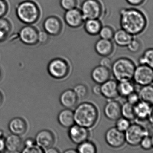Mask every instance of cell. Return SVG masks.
<instances>
[{
	"label": "cell",
	"instance_id": "obj_1",
	"mask_svg": "<svg viewBox=\"0 0 153 153\" xmlns=\"http://www.w3.org/2000/svg\"><path fill=\"white\" fill-rule=\"evenodd\" d=\"M120 24L122 29L134 36L142 33L147 25L144 13L135 8H123L120 11Z\"/></svg>",
	"mask_w": 153,
	"mask_h": 153
},
{
	"label": "cell",
	"instance_id": "obj_2",
	"mask_svg": "<svg viewBox=\"0 0 153 153\" xmlns=\"http://www.w3.org/2000/svg\"><path fill=\"white\" fill-rule=\"evenodd\" d=\"M73 112L75 123L86 128L93 127L98 119L97 108L91 103H81L76 106Z\"/></svg>",
	"mask_w": 153,
	"mask_h": 153
},
{
	"label": "cell",
	"instance_id": "obj_3",
	"mask_svg": "<svg viewBox=\"0 0 153 153\" xmlns=\"http://www.w3.org/2000/svg\"><path fill=\"white\" fill-rule=\"evenodd\" d=\"M16 14L19 20L25 25H33L39 21L41 16L40 7L32 0H25L17 5Z\"/></svg>",
	"mask_w": 153,
	"mask_h": 153
},
{
	"label": "cell",
	"instance_id": "obj_4",
	"mask_svg": "<svg viewBox=\"0 0 153 153\" xmlns=\"http://www.w3.org/2000/svg\"><path fill=\"white\" fill-rule=\"evenodd\" d=\"M111 67L113 75L118 82L131 80L133 78L136 66L130 59L119 58L112 63Z\"/></svg>",
	"mask_w": 153,
	"mask_h": 153
},
{
	"label": "cell",
	"instance_id": "obj_5",
	"mask_svg": "<svg viewBox=\"0 0 153 153\" xmlns=\"http://www.w3.org/2000/svg\"><path fill=\"white\" fill-rule=\"evenodd\" d=\"M103 8L99 0H84L80 10L85 20L99 19L103 14Z\"/></svg>",
	"mask_w": 153,
	"mask_h": 153
},
{
	"label": "cell",
	"instance_id": "obj_6",
	"mask_svg": "<svg viewBox=\"0 0 153 153\" xmlns=\"http://www.w3.org/2000/svg\"><path fill=\"white\" fill-rule=\"evenodd\" d=\"M124 133L125 142L132 146H136L139 145L142 138L149 135L148 131L138 123L131 124Z\"/></svg>",
	"mask_w": 153,
	"mask_h": 153
},
{
	"label": "cell",
	"instance_id": "obj_7",
	"mask_svg": "<svg viewBox=\"0 0 153 153\" xmlns=\"http://www.w3.org/2000/svg\"><path fill=\"white\" fill-rule=\"evenodd\" d=\"M48 71L50 76L56 79L66 77L69 72V66L65 60L55 58L51 60L48 65Z\"/></svg>",
	"mask_w": 153,
	"mask_h": 153
},
{
	"label": "cell",
	"instance_id": "obj_8",
	"mask_svg": "<svg viewBox=\"0 0 153 153\" xmlns=\"http://www.w3.org/2000/svg\"><path fill=\"white\" fill-rule=\"evenodd\" d=\"M38 29L33 25H25L22 27L18 36L21 42L28 46H34L38 42Z\"/></svg>",
	"mask_w": 153,
	"mask_h": 153
},
{
	"label": "cell",
	"instance_id": "obj_9",
	"mask_svg": "<svg viewBox=\"0 0 153 153\" xmlns=\"http://www.w3.org/2000/svg\"><path fill=\"white\" fill-rule=\"evenodd\" d=\"M132 79L136 84L142 86L152 85L153 80L152 68L146 65H140L136 67Z\"/></svg>",
	"mask_w": 153,
	"mask_h": 153
},
{
	"label": "cell",
	"instance_id": "obj_10",
	"mask_svg": "<svg viewBox=\"0 0 153 153\" xmlns=\"http://www.w3.org/2000/svg\"><path fill=\"white\" fill-rule=\"evenodd\" d=\"M44 31L49 36L59 35L63 29V24L59 18L55 16L47 17L43 23Z\"/></svg>",
	"mask_w": 153,
	"mask_h": 153
},
{
	"label": "cell",
	"instance_id": "obj_11",
	"mask_svg": "<svg viewBox=\"0 0 153 153\" xmlns=\"http://www.w3.org/2000/svg\"><path fill=\"white\" fill-rule=\"evenodd\" d=\"M63 19L68 26L74 29L80 27L85 20L80 9L77 7L65 11Z\"/></svg>",
	"mask_w": 153,
	"mask_h": 153
},
{
	"label": "cell",
	"instance_id": "obj_12",
	"mask_svg": "<svg viewBox=\"0 0 153 153\" xmlns=\"http://www.w3.org/2000/svg\"><path fill=\"white\" fill-rule=\"evenodd\" d=\"M107 144L114 148H118L123 146L125 143L124 133L112 127L107 130L105 135Z\"/></svg>",
	"mask_w": 153,
	"mask_h": 153
},
{
	"label": "cell",
	"instance_id": "obj_13",
	"mask_svg": "<svg viewBox=\"0 0 153 153\" xmlns=\"http://www.w3.org/2000/svg\"><path fill=\"white\" fill-rule=\"evenodd\" d=\"M68 134L73 143L79 145L88 140L89 137V132L88 128L75 123L69 128Z\"/></svg>",
	"mask_w": 153,
	"mask_h": 153
},
{
	"label": "cell",
	"instance_id": "obj_14",
	"mask_svg": "<svg viewBox=\"0 0 153 153\" xmlns=\"http://www.w3.org/2000/svg\"><path fill=\"white\" fill-rule=\"evenodd\" d=\"M35 140L38 146L45 149L53 146L55 142V137L51 131L44 129L37 133Z\"/></svg>",
	"mask_w": 153,
	"mask_h": 153
},
{
	"label": "cell",
	"instance_id": "obj_15",
	"mask_svg": "<svg viewBox=\"0 0 153 153\" xmlns=\"http://www.w3.org/2000/svg\"><path fill=\"white\" fill-rule=\"evenodd\" d=\"M118 83L113 79H108L101 85V95L110 100H113L119 96Z\"/></svg>",
	"mask_w": 153,
	"mask_h": 153
},
{
	"label": "cell",
	"instance_id": "obj_16",
	"mask_svg": "<svg viewBox=\"0 0 153 153\" xmlns=\"http://www.w3.org/2000/svg\"><path fill=\"white\" fill-rule=\"evenodd\" d=\"M121 105L117 101L110 100L104 107V113L105 117L112 121H116L121 116Z\"/></svg>",
	"mask_w": 153,
	"mask_h": 153
},
{
	"label": "cell",
	"instance_id": "obj_17",
	"mask_svg": "<svg viewBox=\"0 0 153 153\" xmlns=\"http://www.w3.org/2000/svg\"><path fill=\"white\" fill-rule=\"evenodd\" d=\"M94 50L96 53L100 56L108 57L113 52L114 45L111 40L100 38L96 42Z\"/></svg>",
	"mask_w": 153,
	"mask_h": 153
},
{
	"label": "cell",
	"instance_id": "obj_18",
	"mask_svg": "<svg viewBox=\"0 0 153 153\" xmlns=\"http://www.w3.org/2000/svg\"><path fill=\"white\" fill-rule=\"evenodd\" d=\"M91 76L95 83L101 85L110 79L111 72L108 68L99 65L92 70Z\"/></svg>",
	"mask_w": 153,
	"mask_h": 153
},
{
	"label": "cell",
	"instance_id": "obj_19",
	"mask_svg": "<svg viewBox=\"0 0 153 153\" xmlns=\"http://www.w3.org/2000/svg\"><path fill=\"white\" fill-rule=\"evenodd\" d=\"M135 117L138 120H148L149 116L153 112L152 105L140 101L134 105Z\"/></svg>",
	"mask_w": 153,
	"mask_h": 153
},
{
	"label": "cell",
	"instance_id": "obj_20",
	"mask_svg": "<svg viewBox=\"0 0 153 153\" xmlns=\"http://www.w3.org/2000/svg\"><path fill=\"white\" fill-rule=\"evenodd\" d=\"M8 128L12 134L20 136L26 132L27 125L26 122L23 118L15 117L9 122Z\"/></svg>",
	"mask_w": 153,
	"mask_h": 153
},
{
	"label": "cell",
	"instance_id": "obj_21",
	"mask_svg": "<svg viewBox=\"0 0 153 153\" xmlns=\"http://www.w3.org/2000/svg\"><path fill=\"white\" fill-rule=\"evenodd\" d=\"M78 100L76 95L72 89H68L63 91L59 97L61 104L68 109H71L76 106Z\"/></svg>",
	"mask_w": 153,
	"mask_h": 153
},
{
	"label": "cell",
	"instance_id": "obj_22",
	"mask_svg": "<svg viewBox=\"0 0 153 153\" xmlns=\"http://www.w3.org/2000/svg\"><path fill=\"white\" fill-rule=\"evenodd\" d=\"M22 145V139L18 135L12 134L5 138L6 150L10 153L19 152Z\"/></svg>",
	"mask_w": 153,
	"mask_h": 153
},
{
	"label": "cell",
	"instance_id": "obj_23",
	"mask_svg": "<svg viewBox=\"0 0 153 153\" xmlns=\"http://www.w3.org/2000/svg\"><path fill=\"white\" fill-rule=\"evenodd\" d=\"M58 120L62 127L69 128L75 123L74 112L71 109L65 108L59 113Z\"/></svg>",
	"mask_w": 153,
	"mask_h": 153
},
{
	"label": "cell",
	"instance_id": "obj_24",
	"mask_svg": "<svg viewBox=\"0 0 153 153\" xmlns=\"http://www.w3.org/2000/svg\"><path fill=\"white\" fill-rule=\"evenodd\" d=\"M83 25L85 32L92 36L98 35L103 26L99 19H86Z\"/></svg>",
	"mask_w": 153,
	"mask_h": 153
},
{
	"label": "cell",
	"instance_id": "obj_25",
	"mask_svg": "<svg viewBox=\"0 0 153 153\" xmlns=\"http://www.w3.org/2000/svg\"><path fill=\"white\" fill-rule=\"evenodd\" d=\"M134 36L123 29H118L114 32L113 39L114 43L120 47H127Z\"/></svg>",
	"mask_w": 153,
	"mask_h": 153
},
{
	"label": "cell",
	"instance_id": "obj_26",
	"mask_svg": "<svg viewBox=\"0 0 153 153\" xmlns=\"http://www.w3.org/2000/svg\"><path fill=\"white\" fill-rule=\"evenodd\" d=\"M12 30V25L9 20L3 17L0 18V42L7 40Z\"/></svg>",
	"mask_w": 153,
	"mask_h": 153
},
{
	"label": "cell",
	"instance_id": "obj_27",
	"mask_svg": "<svg viewBox=\"0 0 153 153\" xmlns=\"http://www.w3.org/2000/svg\"><path fill=\"white\" fill-rule=\"evenodd\" d=\"M140 101L152 105L153 102V87L152 85L142 86L138 93Z\"/></svg>",
	"mask_w": 153,
	"mask_h": 153
},
{
	"label": "cell",
	"instance_id": "obj_28",
	"mask_svg": "<svg viewBox=\"0 0 153 153\" xmlns=\"http://www.w3.org/2000/svg\"><path fill=\"white\" fill-rule=\"evenodd\" d=\"M118 88L119 95L123 97H127L130 94L135 91V85L131 80L119 82Z\"/></svg>",
	"mask_w": 153,
	"mask_h": 153
},
{
	"label": "cell",
	"instance_id": "obj_29",
	"mask_svg": "<svg viewBox=\"0 0 153 153\" xmlns=\"http://www.w3.org/2000/svg\"><path fill=\"white\" fill-rule=\"evenodd\" d=\"M121 116L131 121L136 119L134 105L128 102L124 103L121 107Z\"/></svg>",
	"mask_w": 153,
	"mask_h": 153
},
{
	"label": "cell",
	"instance_id": "obj_30",
	"mask_svg": "<svg viewBox=\"0 0 153 153\" xmlns=\"http://www.w3.org/2000/svg\"><path fill=\"white\" fill-rule=\"evenodd\" d=\"M76 150L79 153H95L97 148L93 142L86 140L79 144Z\"/></svg>",
	"mask_w": 153,
	"mask_h": 153
},
{
	"label": "cell",
	"instance_id": "obj_31",
	"mask_svg": "<svg viewBox=\"0 0 153 153\" xmlns=\"http://www.w3.org/2000/svg\"><path fill=\"white\" fill-rule=\"evenodd\" d=\"M140 65H146L153 68V50L149 48L144 52L138 60Z\"/></svg>",
	"mask_w": 153,
	"mask_h": 153
},
{
	"label": "cell",
	"instance_id": "obj_32",
	"mask_svg": "<svg viewBox=\"0 0 153 153\" xmlns=\"http://www.w3.org/2000/svg\"><path fill=\"white\" fill-rule=\"evenodd\" d=\"M114 29L112 27L109 25L102 26L98 35L100 38L111 40L114 33Z\"/></svg>",
	"mask_w": 153,
	"mask_h": 153
},
{
	"label": "cell",
	"instance_id": "obj_33",
	"mask_svg": "<svg viewBox=\"0 0 153 153\" xmlns=\"http://www.w3.org/2000/svg\"><path fill=\"white\" fill-rule=\"evenodd\" d=\"M73 90L78 99H84L88 95V88L84 84H79L76 85Z\"/></svg>",
	"mask_w": 153,
	"mask_h": 153
},
{
	"label": "cell",
	"instance_id": "obj_34",
	"mask_svg": "<svg viewBox=\"0 0 153 153\" xmlns=\"http://www.w3.org/2000/svg\"><path fill=\"white\" fill-rule=\"evenodd\" d=\"M130 125V121L121 116L116 120L115 127L119 130L124 132L128 129Z\"/></svg>",
	"mask_w": 153,
	"mask_h": 153
},
{
	"label": "cell",
	"instance_id": "obj_35",
	"mask_svg": "<svg viewBox=\"0 0 153 153\" xmlns=\"http://www.w3.org/2000/svg\"><path fill=\"white\" fill-rule=\"evenodd\" d=\"M142 43L140 40L133 37L130 42L128 45V50L132 53H137L142 48Z\"/></svg>",
	"mask_w": 153,
	"mask_h": 153
},
{
	"label": "cell",
	"instance_id": "obj_36",
	"mask_svg": "<svg viewBox=\"0 0 153 153\" xmlns=\"http://www.w3.org/2000/svg\"><path fill=\"white\" fill-rule=\"evenodd\" d=\"M78 3V0H60L59 1L61 7L65 11L77 7Z\"/></svg>",
	"mask_w": 153,
	"mask_h": 153
},
{
	"label": "cell",
	"instance_id": "obj_37",
	"mask_svg": "<svg viewBox=\"0 0 153 153\" xmlns=\"http://www.w3.org/2000/svg\"><path fill=\"white\" fill-rule=\"evenodd\" d=\"M139 145L144 150H150L153 148V138L149 135L145 136L141 140Z\"/></svg>",
	"mask_w": 153,
	"mask_h": 153
},
{
	"label": "cell",
	"instance_id": "obj_38",
	"mask_svg": "<svg viewBox=\"0 0 153 153\" xmlns=\"http://www.w3.org/2000/svg\"><path fill=\"white\" fill-rule=\"evenodd\" d=\"M21 152L22 153H43L44 151L42 148L36 144L30 146L25 147Z\"/></svg>",
	"mask_w": 153,
	"mask_h": 153
},
{
	"label": "cell",
	"instance_id": "obj_39",
	"mask_svg": "<svg viewBox=\"0 0 153 153\" xmlns=\"http://www.w3.org/2000/svg\"><path fill=\"white\" fill-rule=\"evenodd\" d=\"M8 3L6 0H0V18L4 17L9 11Z\"/></svg>",
	"mask_w": 153,
	"mask_h": 153
},
{
	"label": "cell",
	"instance_id": "obj_40",
	"mask_svg": "<svg viewBox=\"0 0 153 153\" xmlns=\"http://www.w3.org/2000/svg\"><path fill=\"white\" fill-rule=\"evenodd\" d=\"M127 102L132 105H135L140 101L138 94L135 92L130 94L127 97Z\"/></svg>",
	"mask_w": 153,
	"mask_h": 153
},
{
	"label": "cell",
	"instance_id": "obj_41",
	"mask_svg": "<svg viewBox=\"0 0 153 153\" xmlns=\"http://www.w3.org/2000/svg\"><path fill=\"white\" fill-rule=\"evenodd\" d=\"M50 36L44 31L39 32L38 42L42 44H45L49 42Z\"/></svg>",
	"mask_w": 153,
	"mask_h": 153
},
{
	"label": "cell",
	"instance_id": "obj_42",
	"mask_svg": "<svg viewBox=\"0 0 153 153\" xmlns=\"http://www.w3.org/2000/svg\"><path fill=\"white\" fill-rule=\"evenodd\" d=\"M99 64H100L99 65L109 68L111 66V61L108 57H102V58L100 59Z\"/></svg>",
	"mask_w": 153,
	"mask_h": 153
},
{
	"label": "cell",
	"instance_id": "obj_43",
	"mask_svg": "<svg viewBox=\"0 0 153 153\" xmlns=\"http://www.w3.org/2000/svg\"><path fill=\"white\" fill-rule=\"evenodd\" d=\"M127 3L133 7H139L144 4L146 0H125Z\"/></svg>",
	"mask_w": 153,
	"mask_h": 153
},
{
	"label": "cell",
	"instance_id": "obj_44",
	"mask_svg": "<svg viewBox=\"0 0 153 153\" xmlns=\"http://www.w3.org/2000/svg\"><path fill=\"white\" fill-rule=\"evenodd\" d=\"M6 150L5 147V138L3 132L0 131V152H2Z\"/></svg>",
	"mask_w": 153,
	"mask_h": 153
},
{
	"label": "cell",
	"instance_id": "obj_45",
	"mask_svg": "<svg viewBox=\"0 0 153 153\" xmlns=\"http://www.w3.org/2000/svg\"><path fill=\"white\" fill-rule=\"evenodd\" d=\"M92 92L97 96L101 95V85L96 84L92 88Z\"/></svg>",
	"mask_w": 153,
	"mask_h": 153
},
{
	"label": "cell",
	"instance_id": "obj_46",
	"mask_svg": "<svg viewBox=\"0 0 153 153\" xmlns=\"http://www.w3.org/2000/svg\"><path fill=\"white\" fill-rule=\"evenodd\" d=\"M36 144L35 140L33 138H27L24 142L25 147H28Z\"/></svg>",
	"mask_w": 153,
	"mask_h": 153
},
{
	"label": "cell",
	"instance_id": "obj_47",
	"mask_svg": "<svg viewBox=\"0 0 153 153\" xmlns=\"http://www.w3.org/2000/svg\"><path fill=\"white\" fill-rule=\"evenodd\" d=\"M44 152L47 153H58L59 151L55 148L52 147V146L45 149V151Z\"/></svg>",
	"mask_w": 153,
	"mask_h": 153
},
{
	"label": "cell",
	"instance_id": "obj_48",
	"mask_svg": "<svg viewBox=\"0 0 153 153\" xmlns=\"http://www.w3.org/2000/svg\"><path fill=\"white\" fill-rule=\"evenodd\" d=\"M65 153H77L76 149H67L64 151Z\"/></svg>",
	"mask_w": 153,
	"mask_h": 153
},
{
	"label": "cell",
	"instance_id": "obj_49",
	"mask_svg": "<svg viewBox=\"0 0 153 153\" xmlns=\"http://www.w3.org/2000/svg\"><path fill=\"white\" fill-rule=\"evenodd\" d=\"M3 101V96L2 93L0 92V106L2 105Z\"/></svg>",
	"mask_w": 153,
	"mask_h": 153
},
{
	"label": "cell",
	"instance_id": "obj_50",
	"mask_svg": "<svg viewBox=\"0 0 153 153\" xmlns=\"http://www.w3.org/2000/svg\"><path fill=\"white\" fill-rule=\"evenodd\" d=\"M2 71H1V70L0 69V81L1 80V79H2Z\"/></svg>",
	"mask_w": 153,
	"mask_h": 153
}]
</instances>
